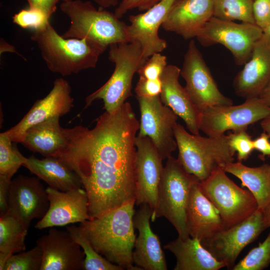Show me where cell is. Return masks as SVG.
Masks as SVG:
<instances>
[{"instance_id":"1","label":"cell","mask_w":270,"mask_h":270,"mask_svg":"<svg viewBox=\"0 0 270 270\" xmlns=\"http://www.w3.org/2000/svg\"><path fill=\"white\" fill-rule=\"evenodd\" d=\"M140 122L126 102L105 112L94 127L62 128L66 144L53 156L78 176L88 198L92 219L136 202V138Z\"/></svg>"},{"instance_id":"2","label":"cell","mask_w":270,"mask_h":270,"mask_svg":"<svg viewBox=\"0 0 270 270\" xmlns=\"http://www.w3.org/2000/svg\"><path fill=\"white\" fill-rule=\"evenodd\" d=\"M135 204V201L126 204L78 226L99 254L124 270H142L134 266L132 260L136 238L134 224Z\"/></svg>"},{"instance_id":"3","label":"cell","mask_w":270,"mask_h":270,"mask_svg":"<svg viewBox=\"0 0 270 270\" xmlns=\"http://www.w3.org/2000/svg\"><path fill=\"white\" fill-rule=\"evenodd\" d=\"M30 38L37 44L48 69L64 76L94 68L107 49L86 39L64 38L50 21L34 30Z\"/></svg>"},{"instance_id":"4","label":"cell","mask_w":270,"mask_h":270,"mask_svg":"<svg viewBox=\"0 0 270 270\" xmlns=\"http://www.w3.org/2000/svg\"><path fill=\"white\" fill-rule=\"evenodd\" d=\"M61 11L70 20L65 38L86 39L106 48L128 42L126 24L114 12L96 8L90 1L67 0L60 4Z\"/></svg>"},{"instance_id":"5","label":"cell","mask_w":270,"mask_h":270,"mask_svg":"<svg viewBox=\"0 0 270 270\" xmlns=\"http://www.w3.org/2000/svg\"><path fill=\"white\" fill-rule=\"evenodd\" d=\"M174 132L178 160L188 174L200 181L206 179L218 168L234 162L235 152L229 146L227 136L206 137L190 134L178 123Z\"/></svg>"},{"instance_id":"6","label":"cell","mask_w":270,"mask_h":270,"mask_svg":"<svg viewBox=\"0 0 270 270\" xmlns=\"http://www.w3.org/2000/svg\"><path fill=\"white\" fill-rule=\"evenodd\" d=\"M108 48V59L114 64V72L102 86L86 98L85 108L98 100H103V108L107 112L121 106L132 95L133 77L146 60L138 42L116 43Z\"/></svg>"},{"instance_id":"7","label":"cell","mask_w":270,"mask_h":270,"mask_svg":"<svg viewBox=\"0 0 270 270\" xmlns=\"http://www.w3.org/2000/svg\"><path fill=\"white\" fill-rule=\"evenodd\" d=\"M197 180H199L184 168L178 158L172 155L168 156L164 167L156 208L151 221L164 217L175 228L178 237L184 239L190 236L186 223L187 208L190 190Z\"/></svg>"},{"instance_id":"8","label":"cell","mask_w":270,"mask_h":270,"mask_svg":"<svg viewBox=\"0 0 270 270\" xmlns=\"http://www.w3.org/2000/svg\"><path fill=\"white\" fill-rule=\"evenodd\" d=\"M226 173L220 167L199 182L203 193L218 210L224 228L242 222L258 208L250 192L238 186Z\"/></svg>"},{"instance_id":"9","label":"cell","mask_w":270,"mask_h":270,"mask_svg":"<svg viewBox=\"0 0 270 270\" xmlns=\"http://www.w3.org/2000/svg\"><path fill=\"white\" fill-rule=\"evenodd\" d=\"M262 30L256 24L224 20L212 16L200 31L196 38L204 46L221 44L232 54L238 66L249 60Z\"/></svg>"},{"instance_id":"10","label":"cell","mask_w":270,"mask_h":270,"mask_svg":"<svg viewBox=\"0 0 270 270\" xmlns=\"http://www.w3.org/2000/svg\"><path fill=\"white\" fill-rule=\"evenodd\" d=\"M270 115V107L260 98L242 104L207 108L200 112L199 129L208 136L218 137L226 131L246 130L249 125Z\"/></svg>"},{"instance_id":"11","label":"cell","mask_w":270,"mask_h":270,"mask_svg":"<svg viewBox=\"0 0 270 270\" xmlns=\"http://www.w3.org/2000/svg\"><path fill=\"white\" fill-rule=\"evenodd\" d=\"M180 76L191 100L200 112L213 106L232 105L233 102L218 88L194 40H190L184 55Z\"/></svg>"},{"instance_id":"12","label":"cell","mask_w":270,"mask_h":270,"mask_svg":"<svg viewBox=\"0 0 270 270\" xmlns=\"http://www.w3.org/2000/svg\"><path fill=\"white\" fill-rule=\"evenodd\" d=\"M267 228L264 211L258 208L242 222L200 242L217 260L223 262L228 269L232 270L242 250Z\"/></svg>"},{"instance_id":"13","label":"cell","mask_w":270,"mask_h":270,"mask_svg":"<svg viewBox=\"0 0 270 270\" xmlns=\"http://www.w3.org/2000/svg\"><path fill=\"white\" fill-rule=\"evenodd\" d=\"M136 98L140 112L138 135L148 137L164 160L177 148L174 128L178 116L162 102L160 96Z\"/></svg>"},{"instance_id":"14","label":"cell","mask_w":270,"mask_h":270,"mask_svg":"<svg viewBox=\"0 0 270 270\" xmlns=\"http://www.w3.org/2000/svg\"><path fill=\"white\" fill-rule=\"evenodd\" d=\"M134 176L136 204H148L156 211L164 166L157 148L148 136H136Z\"/></svg>"},{"instance_id":"15","label":"cell","mask_w":270,"mask_h":270,"mask_svg":"<svg viewBox=\"0 0 270 270\" xmlns=\"http://www.w3.org/2000/svg\"><path fill=\"white\" fill-rule=\"evenodd\" d=\"M72 88L64 78H58L44 98L36 100L29 111L14 126L4 132L14 142L21 143L26 130L32 126L52 118L68 113L74 107Z\"/></svg>"},{"instance_id":"16","label":"cell","mask_w":270,"mask_h":270,"mask_svg":"<svg viewBox=\"0 0 270 270\" xmlns=\"http://www.w3.org/2000/svg\"><path fill=\"white\" fill-rule=\"evenodd\" d=\"M50 206L46 188L39 179L19 175L12 180L6 214L28 228L34 219H42Z\"/></svg>"},{"instance_id":"17","label":"cell","mask_w":270,"mask_h":270,"mask_svg":"<svg viewBox=\"0 0 270 270\" xmlns=\"http://www.w3.org/2000/svg\"><path fill=\"white\" fill-rule=\"evenodd\" d=\"M175 0H161L143 13L130 16V24L126 26V40L140 44L144 59L166 48L167 42L159 36L158 30Z\"/></svg>"},{"instance_id":"18","label":"cell","mask_w":270,"mask_h":270,"mask_svg":"<svg viewBox=\"0 0 270 270\" xmlns=\"http://www.w3.org/2000/svg\"><path fill=\"white\" fill-rule=\"evenodd\" d=\"M46 191L49 208L44 217L36 224V228L80 224L92 219L88 212V196L82 187L62 192L48 186Z\"/></svg>"},{"instance_id":"19","label":"cell","mask_w":270,"mask_h":270,"mask_svg":"<svg viewBox=\"0 0 270 270\" xmlns=\"http://www.w3.org/2000/svg\"><path fill=\"white\" fill-rule=\"evenodd\" d=\"M36 243L43 254L40 270H83L84 254L67 230L50 228Z\"/></svg>"},{"instance_id":"20","label":"cell","mask_w":270,"mask_h":270,"mask_svg":"<svg viewBox=\"0 0 270 270\" xmlns=\"http://www.w3.org/2000/svg\"><path fill=\"white\" fill-rule=\"evenodd\" d=\"M270 83V38L264 33L232 86L237 96L247 99L259 97Z\"/></svg>"},{"instance_id":"21","label":"cell","mask_w":270,"mask_h":270,"mask_svg":"<svg viewBox=\"0 0 270 270\" xmlns=\"http://www.w3.org/2000/svg\"><path fill=\"white\" fill-rule=\"evenodd\" d=\"M152 210L150 206L142 204L135 212L134 228L138 232L132 252L134 264L144 270H167L165 255L160 239L152 230L150 220Z\"/></svg>"},{"instance_id":"22","label":"cell","mask_w":270,"mask_h":270,"mask_svg":"<svg viewBox=\"0 0 270 270\" xmlns=\"http://www.w3.org/2000/svg\"><path fill=\"white\" fill-rule=\"evenodd\" d=\"M212 16V0H176L162 27L185 40H192Z\"/></svg>"},{"instance_id":"23","label":"cell","mask_w":270,"mask_h":270,"mask_svg":"<svg viewBox=\"0 0 270 270\" xmlns=\"http://www.w3.org/2000/svg\"><path fill=\"white\" fill-rule=\"evenodd\" d=\"M200 180L190 190L186 212L187 228L190 236L200 241L208 238L224 228L218 210L205 196Z\"/></svg>"},{"instance_id":"24","label":"cell","mask_w":270,"mask_h":270,"mask_svg":"<svg viewBox=\"0 0 270 270\" xmlns=\"http://www.w3.org/2000/svg\"><path fill=\"white\" fill-rule=\"evenodd\" d=\"M180 69L178 67L168 64L160 78L162 88L160 98L164 105L184 120L192 134H198L200 112L180 84Z\"/></svg>"},{"instance_id":"25","label":"cell","mask_w":270,"mask_h":270,"mask_svg":"<svg viewBox=\"0 0 270 270\" xmlns=\"http://www.w3.org/2000/svg\"><path fill=\"white\" fill-rule=\"evenodd\" d=\"M175 256L174 270H218L226 267L202 244L198 238L178 237L164 246Z\"/></svg>"},{"instance_id":"26","label":"cell","mask_w":270,"mask_h":270,"mask_svg":"<svg viewBox=\"0 0 270 270\" xmlns=\"http://www.w3.org/2000/svg\"><path fill=\"white\" fill-rule=\"evenodd\" d=\"M22 166L50 188L66 192L82 187L76 173L57 158L48 156L40 159L32 155L26 158Z\"/></svg>"},{"instance_id":"27","label":"cell","mask_w":270,"mask_h":270,"mask_svg":"<svg viewBox=\"0 0 270 270\" xmlns=\"http://www.w3.org/2000/svg\"><path fill=\"white\" fill-rule=\"evenodd\" d=\"M60 118H51L29 128L21 144L29 150L44 156H53L66 144Z\"/></svg>"},{"instance_id":"28","label":"cell","mask_w":270,"mask_h":270,"mask_svg":"<svg viewBox=\"0 0 270 270\" xmlns=\"http://www.w3.org/2000/svg\"><path fill=\"white\" fill-rule=\"evenodd\" d=\"M222 168L240 180L242 186L253 194L258 208L264 211L270 202V164L250 167L238 161L228 163Z\"/></svg>"},{"instance_id":"29","label":"cell","mask_w":270,"mask_h":270,"mask_svg":"<svg viewBox=\"0 0 270 270\" xmlns=\"http://www.w3.org/2000/svg\"><path fill=\"white\" fill-rule=\"evenodd\" d=\"M28 229L11 216H0V270L12 254L26 250Z\"/></svg>"},{"instance_id":"30","label":"cell","mask_w":270,"mask_h":270,"mask_svg":"<svg viewBox=\"0 0 270 270\" xmlns=\"http://www.w3.org/2000/svg\"><path fill=\"white\" fill-rule=\"evenodd\" d=\"M254 0H212L214 16L227 20L256 24L252 12Z\"/></svg>"},{"instance_id":"31","label":"cell","mask_w":270,"mask_h":270,"mask_svg":"<svg viewBox=\"0 0 270 270\" xmlns=\"http://www.w3.org/2000/svg\"><path fill=\"white\" fill-rule=\"evenodd\" d=\"M72 238L80 246L84 254V270H123L103 257L94 248L88 238L82 234L78 226L72 225L66 228Z\"/></svg>"},{"instance_id":"32","label":"cell","mask_w":270,"mask_h":270,"mask_svg":"<svg viewBox=\"0 0 270 270\" xmlns=\"http://www.w3.org/2000/svg\"><path fill=\"white\" fill-rule=\"evenodd\" d=\"M4 132L0 134V176L12 179L26 158Z\"/></svg>"},{"instance_id":"33","label":"cell","mask_w":270,"mask_h":270,"mask_svg":"<svg viewBox=\"0 0 270 270\" xmlns=\"http://www.w3.org/2000/svg\"><path fill=\"white\" fill-rule=\"evenodd\" d=\"M270 265V232L265 240L236 264L232 270H262Z\"/></svg>"},{"instance_id":"34","label":"cell","mask_w":270,"mask_h":270,"mask_svg":"<svg viewBox=\"0 0 270 270\" xmlns=\"http://www.w3.org/2000/svg\"><path fill=\"white\" fill-rule=\"evenodd\" d=\"M42 251L36 244L32 249L12 254L6 261L3 270H40Z\"/></svg>"},{"instance_id":"35","label":"cell","mask_w":270,"mask_h":270,"mask_svg":"<svg viewBox=\"0 0 270 270\" xmlns=\"http://www.w3.org/2000/svg\"><path fill=\"white\" fill-rule=\"evenodd\" d=\"M14 24L24 29L36 30L44 26L50 18L41 11L28 8L22 9L12 18Z\"/></svg>"},{"instance_id":"36","label":"cell","mask_w":270,"mask_h":270,"mask_svg":"<svg viewBox=\"0 0 270 270\" xmlns=\"http://www.w3.org/2000/svg\"><path fill=\"white\" fill-rule=\"evenodd\" d=\"M231 149L237 152L239 162L246 160L254 150V140L246 130L233 132L228 136Z\"/></svg>"},{"instance_id":"37","label":"cell","mask_w":270,"mask_h":270,"mask_svg":"<svg viewBox=\"0 0 270 270\" xmlns=\"http://www.w3.org/2000/svg\"><path fill=\"white\" fill-rule=\"evenodd\" d=\"M167 66L166 57L160 52L155 53L146 60L137 73L140 78L160 79Z\"/></svg>"},{"instance_id":"38","label":"cell","mask_w":270,"mask_h":270,"mask_svg":"<svg viewBox=\"0 0 270 270\" xmlns=\"http://www.w3.org/2000/svg\"><path fill=\"white\" fill-rule=\"evenodd\" d=\"M161 0H121L114 13L121 18L127 12L134 8L140 11H146Z\"/></svg>"},{"instance_id":"39","label":"cell","mask_w":270,"mask_h":270,"mask_svg":"<svg viewBox=\"0 0 270 270\" xmlns=\"http://www.w3.org/2000/svg\"><path fill=\"white\" fill-rule=\"evenodd\" d=\"M162 88L161 79L139 78L135 88L136 96L154 97L160 96Z\"/></svg>"},{"instance_id":"40","label":"cell","mask_w":270,"mask_h":270,"mask_svg":"<svg viewBox=\"0 0 270 270\" xmlns=\"http://www.w3.org/2000/svg\"><path fill=\"white\" fill-rule=\"evenodd\" d=\"M252 12L256 24L263 30L270 20V0H254Z\"/></svg>"},{"instance_id":"41","label":"cell","mask_w":270,"mask_h":270,"mask_svg":"<svg viewBox=\"0 0 270 270\" xmlns=\"http://www.w3.org/2000/svg\"><path fill=\"white\" fill-rule=\"evenodd\" d=\"M29 8L39 10L49 18L56 10L57 4L67 0H26Z\"/></svg>"},{"instance_id":"42","label":"cell","mask_w":270,"mask_h":270,"mask_svg":"<svg viewBox=\"0 0 270 270\" xmlns=\"http://www.w3.org/2000/svg\"><path fill=\"white\" fill-rule=\"evenodd\" d=\"M12 179L0 176V216L7 214L8 208L10 188Z\"/></svg>"},{"instance_id":"43","label":"cell","mask_w":270,"mask_h":270,"mask_svg":"<svg viewBox=\"0 0 270 270\" xmlns=\"http://www.w3.org/2000/svg\"><path fill=\"white\" fill-rule=\"evenodd\" d=\"M270 138L264 132L254 140V150L263 156H270Z\"/></svg>"},{"instance_id":"44","label":"cell","mask_w":270,"mask_h":270,"mask_svg":"<svg viewBox=\"0 0 270 270\" xmlns=\"http://www.w3.org/2000/svg\"><path fill=\"white\" fill-rule=\"evenodd\" d=\"M101 8H108L117 6L119 4L118 0H92Z\"/></svg>"},{"instance_id":"45","label":"cell","mask_w":270,"mask_h":270,"mask_svg":"<svg viewBox=\"0 0 270 270\" xmlns=\"http://www.w3.org/2000/svg\"><path fill=\"white\" fill-rule=\"evenodd\" d=\"M4 52H10L18 54L14 47L8 42L2 38L0 39V54Z\"/></svg>"},{"instance_id":"46","label":"cell","mask_w":270,"mask_h":270,"mask_svg":"<svg viewBox=\"0 0 270 270\" xmlns=\"http://www.w3.org/2000/svg\"><path fill=\"white\" fill-rule=\"evenodd\" d=\"M259 97L266 105L270 107V83Z\"/></svg>"},{"instance_id":"47","label":"cell","mask_w":270,"mask_h":270,"mask_svg":"<svg viewBox=\"0 0 270 270\" xmlns=\"http://www.w3.org/2000/svg\"><path fill=\"white\" fill-rule=\"evenodd\" d=\"M260 126L263 130L270 138V115L261 120Z\"/></svg>"},{"instance_id":"48","label":"cell","mask_w":270,"mask_h":270,"mask_svg":"<svg viewBox=\"0 0 270 270\" xmlns=\"http://www.w3.org/2000/svg\"><path fill=\"white\" fill-rule=\"evenodd\" d=\"M264 220L268 228H270V202L264 210Z\"/></svg>"},{"instance_id":"49","label":"cell","mask_w":270,"mask_h":270,"mask_svg":"<svg viewBox=\"0 0 270 270\" xmlns=\"http://www.w3.org/2000/svg\"><path fill=\"white\" fill-rule=\"evenodd\" d=\"M263 32L270 38V20L265 28L263 30Z\"/></svg>"}]
</instances>
